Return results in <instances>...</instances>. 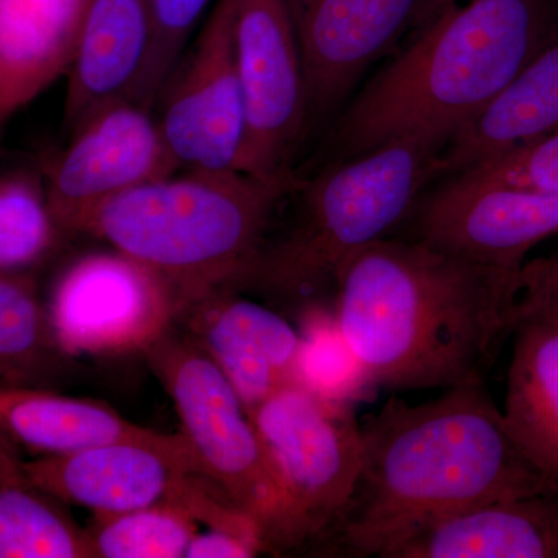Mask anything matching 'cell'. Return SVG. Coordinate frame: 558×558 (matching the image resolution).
I'll list each match as a JSON object with an SVG mask.
<instances>
[{
	"label": "cell",
	"instance_id": "cell-1",
	"mask_svg": "<svg viewBox=\"0 0 558 558\" xmlns=\"http://www.w3.org/2000/svg\"><path fill=\"white\" fill-rule=\"evenodd\" d=\"M519 299L520 270L388 236L340 271L333 317L373 387L447 389L484 380Z\"/></svg>",
	"mask_w": 558,
	"mask_h": 558
},
{
	"label": "cell",
	"instance_id": "cell-2",
	"mask_svg": "<svg viewBox=\"0 0 558 558\" xmlns=\"http://www.w3.org/2000/svg\"><path fill=\"white\" fill-rule=\"evenodd\" d=\"M360 436L357 481L328 532L347 556L389 558L464 510L558 495L510 438L484 380L447 388L421 405L391 399L360 422Z\"/></svg>",
	"mask_w": 558,
	"mask_h": 558
},
{
	"label": "cell",
	"instance_id": "cell-3",
	"mask_svg": "<svg viewBox=\"0 0 558 558\" xmlns=\"http://www.w3.org/2000/svg\"><path fill=\"white\" fill-rule=\"evenodd\" d=\"M557 38L558 0H435L341 117L337 145L348 157L402 138L442 149Z\"/></svg>",
	"mask_w": 558,
	"mask_h": 558
},
{
	"label": "cell",
	"instance_id": "cell-4",
	"mask_svg": "<svg viewBox=\"0 0 558 558\" xmlns=\"http://www.w3.org/2000/svg\"><path fill=\"white\" fill-rule=\"evenodd\" d=\"M290 190L241 171H179L106 202L84 233L150 271L182 317L213 293L244 288Z\"/></svg>",
	"mask_w": 558,
	"mask_h": 558
},
{
	"label": "cell",
	"instance_id": "cell-5",
	"mask_svg": "<svg viewBox=\"0 0 558 558\" xmlns=\"http://www.w3.org/2000/svg\"><path fill=\"white\" fill-rule=\"evenodd\" d=\"M439 150L418 140H391L323 172L304 186L288 233L266 242L244 288L304 310L333 295L349 260L413 215L439 175Z\"/></svg>",
	"mask_w": 558,
	"mask_h": 558
},
{
	"label": "cell",
	"instance_id": "cell-6",
	"mask_svg": "<svg viewBox=\"0 0 558 558\" xmlns=\"http://www.w3.org/2000/svg\"><path fill=\"white\" fill-rule=\"evenodd\" d=\"M145 354L174 402L197 468L258 524L266 550L306 542L252 418L215 360L191 337L170 330Z\"/></svg>",
	"mask_w": 558,
	"mask_h": 558
},
{
	"label": "cell",
	"instance_id": "cell-7",
	"mask_svg": "<svg viewBox=\"0 0 558 558\" xmlns=\"http://www.w3.org/2000/svg\"><path fill=\"white\" fill-rule=\"evenodd\" d=\"M306 542L328 535L347 506L362 461L352 403L284 385L247 411Z\"/></svg>",
	"mask_w": 558,
	"mask_h": 558
},
{
	"label": "cell",
	"instance_id": "cell-8",
	"mask_svg": "<svg viewBox=\"0 0 558 558\" xmlns=\"http://www.w3.org/2000/svg\"><path fill=\"white\" fill-rule=\"evenodd\" d=\"M234 35L245 102L238 171L293 182L290 163L310 120L295 3L238 0Z\"/></svg>",
	"mask_w": 558,
	"mask_h": 558
},
{
	"label": "cell",
	"instance_id": "cell-9",
	"mask_svg": "<svg viewBox=\"0 0 558 558\" xmlns=\"http://www.w3.org/2000/svg\"><path fill=\"white\" fill-rule=\"evenodd\" d=\"M238 0H216L185 68L172 75L157 123L180 171H238L245 102L238 65Z\"/></svg>",
	"mask_w": 558,
	"mask_h": 558
},
{
	"label": "cell",
	"instance_id": "cell-10",
	"mask_svg": "<svg viewBox=\"0 0 558 558\" xmlns=\"http://www.w3.org/2000/svg\"><path fill=\"white\" fill-rule=\"evenodd\" d=\"M179 171L150 110L112 102L72 132L54 165L46 191L51 219L57 230L86 231L106 202Z\"/></svg>",
	"mask_w": 558,
	"mask_h": 558
},
{
	"label": "cell",
	"instance_id": "cell-11",
	"mask_svg": "<svg viewBox=\"0 0 558 558\" xmlns=\"http://www.w3.org/2000/svg\"><path fill=\"white\" fill-rule=\"evenodd\" d=\"M49 317L65 354L113 355L145 352L170 330L178 310L159 279L117 252L70 267Z\"/></svg>",
	"mask_w": 558,
	"mask_h": 558
},
{
	"label": "cell",
	"instance_id": "cell-12",
	"mask_svg": "<svg viewBox=\"0 0 558 558\" xmlns=\"http://www.w3.org/2000/svg\"><path fill=\"white\" fill-rule=\"evenodd\" d=\"M24 470L50 497L94 510L95 515L163 502L182 506L191 513L209 481L180 433L163 442L123 440L39 457L24 462Z\"/></svg>",
	"mask_w": 558,
	"mask_h": 558
},
{
	"label": "cell",
	"instance_id": "cell-13",
	"mask_svg": "<svg viewBox=\"0 0 558 558\" xmlns=\"http://www.w3.org/2000/svg\"><path fill=\"white\" fill-rule=\"evenodd\" d=\"M414 240L451 255L521 270L527 253L558 233V194L451 178L418 201Z\"/></svg>",
	"mask_w": 558,
	"mask_h": 558
},
{
	"label": "cell",
	"instance_id": "cell-14",
	"mask_svg": "<svg viewBox=\"0 0 558 558\" xmlns=\"http://www.w3.org/2000/svg\"><path fill=\"white\" fill-rule=\"evenodd\" d=\"M435 0H293L310 117L343 100L373 62L396 47Z\"/></svg>",
	"mask_w": 558,
	"mask_h": 558
},
{
	"label": "cell",
	"instance_id": "cell-15",
	"mask_svg": "<svg viewBox=\"0 0 558 558\" xmlns=\"http://www.w3.org/2000/svg\"><path fill=\"white\" fill-rule=\"evenodd\" d=\"M190 337L215 360L245 411L296 381L301 332L274 311L220 290L190 307Z\"/></svg>",
	"mask_w": 558,
	"mask_h": 558
},
{
	"label": "cell",
	"instance_id": "cell-16",
	"mask_svg": "<svg viewBox=\"0 0 558 558\" xmlns=\"http://www.w3.org/2000/svg\"><path fill=\"white\" fill-rule=\"evenodd\" d=\"M153 38V0H90L69 70L64 123L78 130L98 110L130 100Z\"/></svg>",
	"mask_w": 558,
	"mask_h": 558
},
{
	"label": "cell",
	"instance_id": "cell-17",
	"mask_svg": "<svg viewBox=\"0 0 558 558\" xmlns=\"http://www.w3.org/2000/svg\"><path fill=\"white\" fill-rule=\"evenodd\" d=\"M90 0H0V138L78 50Z\"/></svg>",
	"mask_w": 558,
	"mask_h": 558
},
{
	"label": "cell",
	"instance_id": "cell-18",
	"mask_svg": "<svg viewBox=\"0 0 558 558\" xmlns=\"http://www.w3.org/2000/svg\"><path fill=\"white\" fill-rule=\"evenodd\" d=\"M558 131V38L527 62L439 150L440 174H457Z\"/></svg>",
	"mask_w": 558,
	"mask_h": 558
},
{
	"label": "cell",
	"instance_id": "cell-19",
	"mask_svg": "<svg viewBox=\"0 0 558 558\" xmlns=\"http://www.w3.org/2000/svg\"><path fill=\"white\" fill-rule=\"evenodd\" d=\"M557 497L476 506L425 529L389 558H556Z\"/></svg>",
	"mask_w": 558,
	"mask_h": 558
},
{
	"label": "cell",
	"instance_id": "cell-20",
	"mask_svg": "<svg viewBox=\"0 0 558 558\" xmlns=\"http://www.w3.org/2000/svg\"><path fill=\"white\" fill-rule=\"evenodd\" d=\"M0 433L39 457L123 440L163 442L172 436L132 424L94 400L9 384H0Z\"/></svg>",
	"mask_w": 558,
	"mask_h": 558
},
{
	"label": "cell",
	"instance_id": "cell-21",
	"mask_svg": "<svg viewBox=\"0 0 558 558\" xmlns=\"http://www.w3.org/2000/svg\"><path fill=\"white\" fill-rule=\"evenodd\" d=\"M512 336L502 417L529 464L558 487V323L524 319Z\"/></svg>",
	"mask_w": 558,
	"mask_h": 558
},
{
	"label": "cell",
	"instance_id": "cell-22",
	"mask_svg": "<svg viewBox=\"0 0 558 558\" xmlns=\"http://www.w3.org/2000/svg\"><path fill=\"white\" fill-rule=\"evenodd\" d=\"M0 558H94L86 529L40 490L0 435Z\"/></svg>",
	"mask_w": 558,
	"mask_h": 558
},
{
	"label": "cell",
	"instance_id": "cell-23",
	"mask_svg": "<svg viewBox=\"0 0 558 558\" xmlns=\"http://www.w3.org/2000/svg\"><path fill=\"white\" fill-rule=\"evenodd\" d=\"M68 357L58 343L49 314L35 286L0 271V380L36 387Z\"/></svg>",
	"mask_w": 558,
	"mask_h": 558
},
{
	"label": "cell",
	"instance_id": "cell-24",
	"mask_svg": "<svg viewBox=\"0 0 558 558\" xmlns=\"http://www.w3.org/2000/svg\"><path fill=\"white\" fill-rule=\"evenodd\" d=\"M197 523L182 506L163 502L95 515L86 531L94 558H185Z\"/></svg>",
	"mask_w": 558,
	"mask_h": 558
},
{
	"label": "cell",
	"instance_id": "cell-25",
	"mask_svg": "<svg viewBox=\"0 0 558 558\" xmlns=\"http://www.w3.org/2000/svg\"><path fill=\"white\" fill-rule=\"evenodd\" d=\"M306 326L301 332L296 384L325 398L351 402L366 385H371L357 359L341 336L336 317L325 310L311 306Z\"/></svg>",
	"mask_w": 558,
	"mask_h": 558
},
{
	"label": "cell",
	"instance_id": "cell-26",
	"mask_svg": "<svg viewBox=\"0 0 558 558\" xmlns=\"http://www.w3.org/2000/svg\"><path fill=\"white\" fill-rule=\"evenodd\" d=\"M216 0H153V38L131 101L153 110Z\"/></svg>",
	"mask_w": 558,
	"mask_h": 558
},
{
	"label": "cell",
	"instance_id": "cell-27",
	"mask_svg": "<svg viewBox=\"0 0 558 558\" xmlns=\"http://www.w3.org/2000/svg\"><path fill=\"white\" fill-rule=\"evenodd\" d=\"M54 231L46 193L32 179H0V271L35 263L50 247Z\"/></svg>",
	"mask_w": 558,
	"mask_h": 558
},
{
	"label": "cell",
	"instance_id": "cell-28",
	"mask_svg": "<svg viewBox=\"0 0 558 558\" xmlns=\"http://www.w3.org/2000/svg\"><path fill=\"white\" fill-rule=\"evenodd\" d=\"M451 178L480 185L558 194V131Z\"/></svg>",
	"mask_w": 558,
	"mask_h": 558
},
{
	"label": "cell",
	"instance_id": "cell-29",
	"mask_svg": "<svg viewBox=\"0 0 558 558\" xmlns=\"http://www.w3.org/2000/svg\"><path fill=\"white\" fill-rule=\"evenodd\" d=\"M524 319L558 323V255L527 260L521 267L517 326Z\"/></svg>",
	"mask_w": 558,
	"mask_h": 558
},
{
	"label": "cell",
	"instance_id": "cell-30",
	"mask_svg": "<svg viewBox=\"0 0 558 558\" xmlns=\"http://www.w3.org/2000/svg\"><path fill=\"white\" fill-rule=\"evenodd\" d=\"M263 553L256 543L222 531L209 529L208 532H196L186 548L185 558H250Z\"/></svg>",
	"mask_w": 558,
	"mask_h": 558
},
{
	"label": "cell",
	"instance_id": "cell-31",
	"mask_svg": "<svg viewBox=\"0 0 558 558\" xmlns=\"http://www.w3.org/2000/svg\"><path fill=\"white\" fill-rule=\"evenodd\" d=\"M0 435H2V433H0Z\"/></svg>",
	"mask_w": 558,
	"mask_h": 558
}]
</instances>
